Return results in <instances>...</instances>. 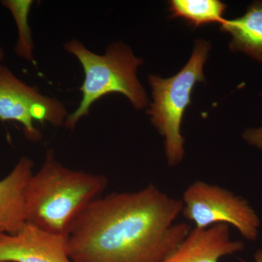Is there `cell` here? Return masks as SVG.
Listing matches in <instances>:
<instances>
[{"instance_id":"obj_3","label":"cell","mask_w":262,"mask_h":262,"mask_svg":"<svg viewBox=\"0 0 262 262\" xmlns=\"http://www.w3.org/2000/svg\"><path fill=\"white\" fill-rule=\"evenodd\" d=\"M63 48L77 58L84 74L80 88L82 99L77 110L67 116L63 126L73 130L98 100L112 93L124 95L136 110L147 106V94L136 75L143 61L129 46L112 43L103 55L96 54L77 39L65 43Z\"/></svg>"},{"instance_id":"obj_13","label":"cell","mask_w":262,"mask_h":262,"mask_svg":"<svg viewBox=\"0 0 262 262\" xmlns=\"http://www.w3.org/2000/svg\"><path fill=\"white\" fill-rule=\"evenodd\" d=\"M243 138L250 145L262 150V126L245 130Z\"/></svg>"},{"instance_id":"obj_14","label":"cell","mask_w":262,"mask_h":262,"mask_svg":"<svg viewBox=\"0 0 262 262\" xmlns=\"http://www.w3.org/2000/svg\"><path fill=\"white\" fill-rule=\"evenodd\" d=\"M255 261L262 262V249L258 250L254 255Z\"/></svg>"},{"instance_id":"obj_10","label":"cell","mask_w":262,"mask_h":262,"mask_svg":"<svg viewBox=\"0 0 262 262\" xmlns=\"http://www.w3.org/2000/svg\"><path fill=\"white\" fill-rule=\"evenodd\" d=\"M221 30L230 34L232 51L242 52L262 63V1L253 2L239 18L225 19Z\"/></svg>"},{"instance_id":"obj_2","label":"cell","mask_w":262,"mask_h":262,"mask_svg":"<svg viewBox=\"0 0 262 262\" xmlns=\"http://www.w3.org/2000/svg\"><path fill=\"white\" fill-rule=\"evenodd\" d=\"M107 185L104 176L67 168L48 150L27 184V223L67 236L77 215L102 196Z\"/></svg>"},{"instance_id":"obj_5","label":"cell","mask_w":262,"mask_h":262,"mask_svg":"<svg viewBox=\"0 0 262 262\" xmlns=\"http://www.w3.org/2000/svg\"><path fill=\"white\" fill-rule=\"evenodd\" d=\"M182 213L195 228L206 229L218 224L233 226L250 241L258 238L261 222L248 201L214 184L196 181L183 195Z\"/></svg>"},{"instance_id":"obj_12","label":"cell","mask_w":262,"mask_h":262,"mask_svg":"<svg viewBox=\"0 0 262 262\" xmlns=\"http://www.w3.org/2000/svg\"><path fill=\"white\" fill-rule=\"evenodd\" d=\"M34 4L32 0H4L2 5L12 14L18 29V40L14 48L17 56L27 61L34 60V43L32 30L29 23L31 8Z\"/></svg>"},{"instance_id":"obj_1","label":"cell","mask_w":262,"mask_h":262,"mask_svg":"<svg viewBox=\"0 0 262 262\" xmlns=\"http://www.w3.org/2000/svg\"><path fill=\"white\" fill-rule=\"evenodd\" d=\"M182 200L154 184L114 192L91 202L67 232L72 262H163L190 232Z\"/></svg>"},{"instance_id":"obj_15","label":"cell","mask_w":262,"mask_h":262,"mask_svg":"<svg viewBox=\"0 0 262 262\" xmlns=\"http://www.w3.org/2000/svg\"><path fill=\"white\" fill-rule=\"evenodd\" d=\"M5 58V51L3 50V48L0 46V63L3 62V60H4Z\"/></svg>"},{"instance_id":"obj_4","label":"cell","mask_w":262,"mask_h":262,"mask_svg":"<svg viewBox=\"0 0 262 262\" xmlns=\"http://www.w3.org/2000/svg\"><path fill=\"white\" fill-rule=\"evenodd\" d=\"M209 51V43L199 39L187 64L177 75L167 79L149 77L153 103L147 113L151 124L165 138V155L170 166H177L184 158V139L181 134L183 115L191 103L194 85L205 81L203 67Z\"/></svg>"},{"instance_id":"obj_8","label":"cell","mask_w":262,"mask_h":262,"mask_svg":"<svg viewBox=\"0 0 262 262\" xmlns=\"http://www.w3.org/2000/svg\"><path fill=\"white\" fill-rule=\"evenodd\" d=\"M244 248V242L231 239L230 228L225 224L206 229L194 227L163 262H220L223 256Z\"/></svg>"},{"instance_id":"obj_6","label":"cell","mask_w":262,"mask_h":262,"mask_svg":"<svg viewBox=\"0 0 262 262\" xmlns=\"http://www.w3.org/2000/svg\"><path fill=\"white\" fill-rule=\"evenodd\" d=\"M68 115L61 101L41 94L0 63V120L18 122L27 139L38 141L42 134L34 122L61 126Z\"/></svg>"},{"instance_id":"obj_11","label":"cell","mask_w":262,"mask_h":262,"mask_svg":"<svg viewBox=\"0 0 262 262\" xmlns=\"http://www.w3.org/2000/svg\"><path fill=\"white\" fill-rule=\"evenodd\" d=\"M227 5L219 0H171L169 10L172 18H181L194 27L225 22Z\"/></svg>"},{"instance_id":"obj_9","label":"cell","mask_w":262,"mask_h":262,"mask_svg":"<svg viewBox=\"0 0 262 262\" xmlns=\"http://www.w3.org/2000/svg\"><path fill=\"white\" fill-rule=\"evenodd\" d=\"M33 167L32 160L22 157L0 180V235L15 234L27 224L26 191Z\"/></svg>"},{"instance_id":"obj_7","label":"cell","mask_w":262,"mask_h":262,"mask_svg":"<svg viewBox=\"0 0 262 262\" xmlns=\"http://www.w3.org/2000/svg\"><path fill=\"white\" fill-rule=\"evenodd\" d=\"M0 262H72L66 235L27 223L18 232L0 235Z\"/></svg>"}]
</instances>
